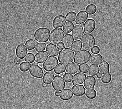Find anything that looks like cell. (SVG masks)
Segmentation results:
<instances>
[{
    "label": "cell",
    "mask_w": 122,
    "mask_h": 109,
    "mask_svg": "<svg viewBox=\"0 0 122 109\" xmlns=\"http://www.w3.org/2000/svg\"><path fill=\"white\" fill-rule=\"evenodd\" d=\"M100 51V49L97 46H95L91 50L92 52L94 54H97L99 53Z\"/></svg>",
    "instance_id": "obj_39"
},
{
    "label": "cell",
    "mask_w": 122,
    "mask_h": 109,
    "mask_svg": "<svg viewBox=\"0 0 122 109\" xmlns=\"http://www.w3.org/2000/svg\"><path fill=\"white\" fill-rule=\"evenodd\" d=\"M73 76L71 74L66 73H64L63 77L66 83L71 82Z\"/></svg>",
    "instance_id": "obj_38"
},
{
    "label": "cell",
    "mask_w": 122,
    "mask_h": 109,
    "mask_svg": "<svg viewBox=\"0 0 122 109\" xmlns=\"http://www.w3.org/2000/svg\"><path fill=\"white\" fill-rule=\"evenodd\" d=\"M28 50L27 48L23 44H20L16 48V56L20 59H23L24 58Z\"/></svg>",
    "instance_id": "obj_13"
},
{
    "label": "cell",
    "mask_w": 122,
    "mask_h": 109,
    "mask_svg": "<svg viewBox=\"0 0 122 109\" xmlns=\"http://www.w3.org/2000/svg\"><path fill=\"white\" fill-rule=\"evenodd\" d=\"M55 94L57 97L59 96L60 94V92L59 91H56L55 92Z\"/></svg>",
    "instance_id": "obj_44"
},
{
    "label": "cell",
    "mask_w": 122,
    "mask_h": 109,
    "mask_svg": "<svg viewBox=\"0 0 122 109\" xmlns=\"http://www.w3.org/2000/svg\"><path fill=\"white\" fill-rule=\"evenodd\" d=\"M46 50L50 56H57L59 54L60 50L56 45L50 44L47 46Z\"/></svg>",
    "instance_id": "obj_15"
},
{
    "label": "cell",
    "mask_w": 122,
    "mask_h": 109,
    "mask_svg": "<svg viewBox=\"0 0 122 109\" xmlns=\"http://www.w3.org/2000/svg\"><path fill=\"white\" fill-rule=\"evenodd\" d=\"M86 77V75L82 73H78L74 75L72 79V83L74 85L82 84Z\"/></svg>",
    "instance_id": "obj_12"
},
{
    "label": "cell",
    "mask_w": 122,
    "mask_h": 109,
    "mask_svg": "<svg viewBox=\"0 0 122 109\" xmlns=\"http://www.w3.org/2000/svg\"><path fill=\"white\" fill-rule=\"evenodd\" d=\"M73 96L72 92L69 89H66L61 91L60 93V98L64 101L69 100Z\"/></svg>",
    "instance_id": "obj_18"
},
{
    "label": "cell",
    "mask_w": 122,
    "mask_h": 109,
    "mask_svg": "<svg viewBox=\"0 0 122 109\" xmlns=\"http://www.w3.org/2000/svg\"><path fill=\"white\" fill-rule=\"evenodd\" d=\"M74 41V40L71 35L66 34L64 36L62 40V43L65 47L66 48L71 47Z\"/></svg>",
    "instance_id": "obj_22"
},
{
    "label": "cell",
    "mask_w": 122,
    "mask_h": 109,
    "mask_svg": "<svg viewBox=\"0 0 122 109\" xmlns=\"http://www.w3.org/2000/svg\"><path fill=\"white\" fill-rule=\"evenodd\" d=\"M96 83V80L94 77L88 76L86 77L84 84L86 89L94 88Z\"/></svg>",
    "instance_id": "obj_19"
},
{
    "label": "cell",
    "mask_w": 122,
    "mask_h": 109,
    "mask_svg": "<svg viewBox=\"0 0 122 109\" xmlns=\"http://www.w3.org/2000/svg\"><path fill=\"white\" fill-rule=\"evenodd\" d=\"M66 22V20L64 16L58 15L55 17L52 22V26L55 28H61L63 26Z\"/></svg>",
    "instance_id": "obj_11"
},
{
    "label": "cell",
    "mask_w": 122,
    "mask_h": 109,
    "mask_svg": "<svg viewBox=\"0 0 122 109\" xmlns=\"http://www.w3.org/2000/svg\"><path fill=\"white\" fill-rule=\"evenodd\" d=\"M85 94L88 99H95L97 97V93L96 90L93 89H88L86 90Z\"/></svg>",
    "instance_id": "obj_25"
},
{
    "label": "cell",
    "mask_w": 122,
    "mask_h": 109,
    "mask_svg": "<svg viewBox=\"0 0 122 109\" xmlns=\"http://www.w3.org/2000/svg\"><path fill=\"white\" fill-rule=\"evenodd\" d=\"M74 25L72 22H67L64 25L63 29L66 34L71 33L73 28Z\"/></svg>",
    "instance_id": "obj_28"
},
{
    "label": "cell",
    "mask_w": 122,
    "mask_h": 109,
    "mask_svg": "<svg viewBox=\"0 0 122 109\" xmlns=\"http://www.w3.org/2000/svg\"><path fill=\"white\" fill-rule=\"evenodd\" d=\"M84 34L83 28L80 25H76L73 28L72 32V35L75 40L81 39Z\"/></svg>",
    "instance_id": "obj_10"
},
{
    "label": "cell",
    "mask_w": 122,
    "mask_h": 109,
    "mask_svg": "<svg viewBox=\"0 0 122 109\" xmlns=\"http://www.w3.org/2000/svg\"><path fill=\"white\" fill-rule=\"evenodd\" d=\"M79 65L74 62L71 63L66 66V71L68 73L74 74L78 72Z\"/></svg>",
    "instance_id": "obj_20"
},
{
    "label": "cell",
    "mask_w": 122,
    "mask_h": 109,
    "mask_svg": "<svg viewBox=\"0 0 122 109\" xmlns=\"http://www.w3.org/2000/svg\"><path fill=\"white\" fill-rule=\"evenodd\" d=\"M64 74V73L61 74H60L61 76H63Z\"/></svg>",
    "instance_id": "obj_47"
},
{
    "label": "cell",
    "mask_w": 122,
    "mask_h": 109,
    "mask_svg": "<svg viewBox=\"0 0 122 109\" xmlns=\"http://www.w3.org/2000/svg\"><path fill=\"white\" fill-rule=\"evenodd\" d=\"M89 66L86 64H81L79 65V70L81 72L85 73H88L89 69Z\"/></svg>",
    "instance_id": "obj_37"
},
{
    "label": "cell",
    "mask_w": 122,
    "mask_h": 109,
    "mask_svg": "<svg viewBox=\"0 0 122 109\" xmlns=\"http://www.w3.org/2000/svg\"><path fill=\"white\" fill-rule=\"evenodd\" d=\"M31 66V64L25 62H24L20 64L19 66L20 69L21 71L26 72L28 71Z\"/></svg>",
    "instance_id": "obj_34"
},
{
    "label": "cell",
    "mask_w": 122,
    "mask_h": 109,
    "mask_svg": "<svg viewBox=\"0 0 122 109\" xmlns=\"http://www.w3.org/2000/svg\"><path fill=\"white\" fill-rule=\"evenodd\" d=\"M54 77V73L53 71L47 72L44 74L42 81L44 83L47 84H51Z\"/></svg>",
    "instance_id": "obj_21"
},
{
    "label": "cell",
    "mask_w": 122,
    "mask_h": 109,
    "mask_svg": "<svg viewBox=\"0 0 122 109\" xmlns=\"http://www.w3.org/2000/svg\"><path fill=\"white\" fill-rule=\"evenodd\" d=\"M57 47H58V49L60 50H61L64 49L65 48L62 42H60V43L57 44Z\"/></svg>",
    "instance_id": "obj_41"
},
{
    "label": "cell",
    "mask_w": 122,
    "mask_h": 109,
    "mask_svg": "<svg viewBox=\"0 0 122 109\" xmlns=\"http://www.w3.org/2000/svg\"><path fill=\"white\" fill-rule=\"evenodd\" d=\"M81 42L83 49L89 50L93 49L95 46V39L92 34H85L81 39Z\"/></svg>",
    "instance_id": "obj_3"
},
{
    "label": "cell",
    "mask_w": 122,
    "mask_h": 109,
    "mask_svg": "<svg viewBox=\"0 0 122 109\" xmlns=\"http://www.w3.org/2000/svg\"><path fill=\"white\" fill-rule=\"evenodd\" d=\"M50 32V30L47 28H40L35 32V39L39 42H46L49 40Z\"/></svg>",
    "instance_id": "obj_2"
},
{
    "label": "cell",
    "mask_w": 122,
    "mask_h": 109,
    "mask_svg": "<svg viewBox=\"0 0 122 109\" xmlns=\"http://www.w3.org/2000/svg\"><path fill=\"white\" fill-rule=\"evenodd\" d=\"M91 54L85 50H82L76 53L74 58V62L79 64L87 63L89 61Z\"/></svg>",
    "instance_id": "obj_5"
},
{
    "label": "cell",
    "mask_w": 122,
    "mask_h": 109,
    "mask_svg": "<svg viewBox=\"0 0 122 109\" xmlns=\"http://www.w3.org/2000/svg\"><path fill=\"white\" fill-rule=\"evenodd\" d=\"M20 59L18 58H16L14 59V63L16 65H18L21 63V61Z\"/></svg>",
    "instance_id": "obj_40"
},
{
    "label": "cell",
    "mask_w": 122,
    "mask_h": 109,
    "mask_svg": "<svg viewBox=\"0 0 122 109\" xmlns=\"http://www.w3.org/2000/svg\"><path fill=\"white\" fill-rule=\"evenodd\" d=\"M100 72L102 74H105L109 72L110 66L108 63L105 61H103L99 65Z\"/></svg>",
    "instance_id": "obj_23"
},
{
    "label": "cell",
    "mask_w": 122,
    "mask_h": 109,
    "mask_svg": "<svg viewBox=\"0 0 122 109\" xmlns=\"http://www.w3.org/2000/svg\"><path fill=\"white\" fill-rule=\"evenodd\" d=\"M38 65L40 66V67H43V64L41 63H39L38 64Z\"/></svg>",
    "instance_id": "obj_45"
},
{
    "label": "cell",
    "mask_w": 122,
    "mask_h": 109,
    "mask_svg": "<svg viewBox=\"0 0 122 109\" xmlns=\"http://www.w3.org/2000/svg\"><path fill=\"white\" fill-rule=\"evenodd\" d=\"M46 44L45 43H39L36 46V50L37 52H40L45 50Z\"/></svg>",
    "instance_id": "obj_36"
},
{
    "label": "cell",
    "mask_w": 122,
    "mask_h": 109,
    "mask_svg": "<svg viewBox=\"0 0 122 109\" xmlns=\"http://www.w3.org/2000/svg\"><path fill=\"white\" fill-rule=\"evenodd\" d=\"M75 54V53L71 49L64 48L60 52L58 57L59 61L65 65L70 64L73 61Z\"/></svg>",
    "instance_id": "obj_1"
},
{
    "label": "cell",
    "mask_w": 122,
    "mask_h": 109,
    "mask_svg": "<svg viewBox=\"0 0 122 109\" xmlns=\"http://www.w3.org/2000/svg\"><path fill=\"white\" fill-rule=\"evenodd\" d=\"M99 72L98 66L96 64H92L90 66L89 74L90 75L95 76Z\"/></svg>",
    "instance_id": "obj_30"
},
{
    "label": "cell",
    "mask_w": 122,
    "mask_h": 109,
    "mask_svg": "<svg viewBox=\"0 0 122 109\" xmlns=\"http://www.w3.org/2000/svg\"><path fill=\"white\" fill-rule=\"evenodd\" d=\"M82 46L80 40H78L74 42L71 47V49L74 52L77 53L82 49Z\"/></svg>",
    "instance_id": "obj_26"
},
{
    "label": "cell",
    "mask_w": 122,
    "mask_h": 109,
    "mask_svg": "<svg viewBox=\"0 0 122 109\" xmlns=\"http://www.w3.org/2000/svg\"><path fill=\"white\" fill-rule=\"evenodd\" d=\"M58 64V61L56 57L50 56L44 63L43 67L46 71H51L54 69Z\"/></svg>",
    "instance_id": "obj_6"
},
{
    "label": "cell",
    "mask_w": 122,
    "mask_h": 109,
    "mask_svg": "<svg viewBox=\"0 0 122 109\" xmlns=\"http://www.w3.org/2000/svg\"><path fill=\"white\" fill-rule=\"evenodd\" d=\"M90 61L92 63L98 65L102 62L103 60V57L99 54H92L90 57Z\"/></svg>",
    "instance_id": "obj_24"
},
{
    "label": "cell",
    "mask_w": 122,
    "mask_h": 109,
    "mask_svg": "<svg viewBox=\"0 0 122 109\" xmlns=\"http://www.w3.org/2000/svg\"><path fill=\"white\" fill-rule=\"evenodd\" d=\"M88 17V15L85 11H81L77 14L76 23L78 25L82 24L86 21Z\"/></svg>",
    "instance_id": "obj_17"
},
{
    "label": "cell",
    "mask_w": 122,
    "mask_h": 109,
    "mask_svg": "<svg viewBox=\"0 0 122 109\" xmlns=\"http://www.w3.org/2000/svg\"><path fill=\"white\" fill-rule=\"evenodd\" d=\"M74 95L76 96H81L84 95L86 89L83 85L74 86L71 88Z\"/></svg>",
    "instance_id": "obj_14"
},
{
    "label": "cell",
    "mask_w": 122,
    "mask_h": 109,
    "mask_svg": "<svg viewBox=\"0 0 122 109\" xmlns=\"http://www.w3.org/2000/svg\"><path fill=\"white\" fill-rule=\"evenodd\" d=\"M96 22L93 19H89L84 24V30L86 34H90L93 32L96 27Z\"/></svg>",
    "instance_id": "obj_9"
},
{
    "label": "cell",
    "mask_w": 122,
    "mask_h": 109,
    "mask_svg": "<svg viewBox=\"0 0 122 109\" xmlns=\"http://www.w3.org/2000/svg\"><path fill=\"white\" fill-rule=\"evenodd\" d=\"M112 80V76L110 73L105 74L102 76L101 81L103 84H107L109 83Z\"/></svg>",
    "instance_id": "obj_33"
},
{
    "label": "cell",
    "mask_w": 122,
    "mask_h": 109,
    "mask_svg": "<svg viewBox=\"0 0 122 109\" xmlns=\"http://www.w3.org/2000/svg\"><path fill=\"white\" fill-rule=\"evenodd\" d=\"M52 85L53 89L55 90L60 91L65 88V83L61 76L56 75L53 80Z\"/></svg>",
    "instance_id": "obj_7"
},
{
    "label": "cell",
    "mask_w": 122,
    "mask_h": 109,
    "mask_svg": "<svg viewBox=\"0 0 122 109\" xmlns=\"http://www.w3.org/2000/svg\"><path fill=\"white\" fill-rule=\"evenodd\" d=\"M84 24L83 23L82 24H81V26H82V27L84 26Z\"/></svg>",
    "instance_id": "obj_48"
},
{
    "label": "cell",
    "mask_w": 122,
    "mask_h": 109,
    "mask_svg": "<svg viewBox=\"0 0 122 109\" xmlns=\"http://www.w3.org/2000/svg\"><path fill=\"white\" fill-rule=\"evenodd\" d=\"M66 88H67L68 89L70 88H71L72 87V86H73V84H72L71 83L69 82L66 84Z\"/></svg>",
    "instance_id": "obj_42"
},
{
    "label": "cell",
    "mask_w": 122,
    "mask_h": 109,
    "mask_svg": "<svg viewBox=\"0 0 122 109\" xmlns=\"http://www.w3.org/2000/svg\"><path fill=\"white\" fill-rule=\"evenodd\" d=\"M97 10V8L96 5L93 4L88 5L86 6V11L89 15H92L95 14Z\"/></svg>",
    "instance_id": "obj_29"
},
{
    "label": "cell",
    "mask_w": 122,
    "mask_h": 109,
    "mask_svg": "<svg viewBox=\"0 0 122 109\" xmlns=\"http://www.w3.org/2000/svg\"><path fill=\"white\" fill-rule=\"evenodd\" d=\"M76 14L73 11L68 12L66 16V21L68 22L74 21L76 18Z\"/></svg>",
    "instance_id": "obj_32"
},
{
    "label": "cell",
    "mask_w": 122,
    "mask_h": 109,
    "mask_svg": "<svg viewBox=\"0 0 122 109\" xmlns=\"http://www.w3.org/2000/svg\"><path fill=\"white\" fill-rule=\"evenodd\" d=\"M35 57V55L33 53H29L25 57V60L27 62L32 63L34 61Z\"/></svg>",
    "instance_id": "obj_35"
},
{
    "label": "cell",
    "mask_w": 122,
    "mask_h": 109,
    "mask_svg": "<svg viewBox=\"0 0 122 109\" xmlns=\"http://www.w3.org/2000/svg\"><path fill=\"white\" fill-rule=\"evenodd\" d=\"M37 44L36 40L31 39L27 40L25 43V45L28 49L29 50H32L35 48Z\"/></svg>",
    "instance_id": "obj_27"
},
{
    "label": "cell",
    "mask_w": 122,
    "mask_h": 109,
    "mask_svg": "<svg viewBox=\"0 0 122 109\" xmlns=\"http://www.w3.org/2000/svg\"><path fill=\"white\" fill-rule=\"evenodd\" d=\"M47 84H45V83H44L43 84V86L44 87H46L47 86Z\"/></svg>",
    "instance_id": "obj_46"
},
{
    "label": "cell",
    "mask_w": 122,
    "mask_h": 109,
    "mask_svg": "<svg viewBox=\"0 0 122 109\" xmlns=\"http://www.w3.org/2000/svg\"><path fill=\"white\" fill-rule=\"evenodd\" d=\"M66 69V65L63 64L59 63L54 70V72L57 74H60L65 72Z\"/></svg>",
    "instance_id": "obj_31"
},
{
    "label": "cell",
    "mask_w": 122,
    "mask_h": 109,
    "mask_svg": "<svg viewBox=\"0 0 122 109\" xmlns=\"http://www.w3.org/2000/svg\"><path fill=\"white\" fill-rule=\"evenodd\" d=\"M64 35L65 33L62 29H54L51 32L49 41L53 44H58L62 41Z\"/></svg>",
    "instance_id": "obj_4"
},
{
    "label": "cell",
    "mask_w": 122,
    "mask_h": 109,
    "mask_svg": "<svg viewBox=\"0 0 122 109\" xmlns=\"http://www.w3.org/2000/svg\"><path fill=\"white\" fill-rule=\"evenodd\" d=\"M102 76V74H101V73H98L97 74V76L98 79H101Z\"/></svg>",
    "instance_id": "obj_43"
},
{
    "label": "cell",
    "mask_w": 122,
    "mask_h": 109,
    "mask_svg": "<svg viewBox=\"0 0 122 109\" xmlns=\"http://www.w3.org/2000/svg\"><path fill=\"white\" fill-rule=\"evenodd\" d=\"M49 55L46 51L40 52L36 54L35 57V62L37 63H42L47 59Z\"/></svg>",
    "instance_id": "obj_16"
},
{
    "label": "cell",
    "mask_w": 122,
    "mask_h": 109,
    "mask_svg": "<svg viewBox=\"0 0 122 109\" xmlns=\"http://www.w3.org/2000/svg\"><path fill=\"white\" fill-rule=\"evenodd\" d=\"M30 73L32 76L40 79L43 77L44 72L42 68L36 64H32L29 70Z\"/></svg>",
    "instance_id": "obj_8"
}]
</instances>
